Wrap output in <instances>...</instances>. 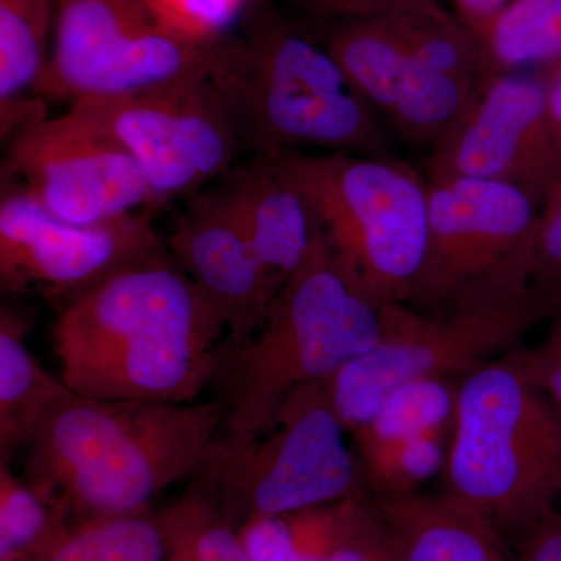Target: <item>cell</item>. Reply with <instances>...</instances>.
Returning <instances> with one entry per match:
<instances>
[{
	"mask_svg": "<svg viewBox=\"0 0 561 561\" xmlns=\"http://www.w3.org/2000/svg\"><path fill=\"white\" fill-rule=\"evenodd\" d=\"M389 530L390 561H507L500 531L446 497H375Z\"/></svg>",
	"mask_w": 561,
	"mask_h": 561,
	"instance_id": "18",
	"label": "cell"
},
{
	"mask_svg": "<svg viewBox=\"0 0 561 561\" xmlns=\"http://www.w3.org/2000/svg\"><path fill=\"white\" fill-rule=\"evenodd\" d=\"M379 21L423 68L474 83L486 76L470 27L438 0H424Z\"/></svg>",
	"mask_w": 561,
	"mask_h": 561,
	"instance_id": "22",
	"label": "cell"
},
{
	"mask_svg": "<svg viewBox=\"0 0 561 561\" xmlns=\"http://www.w3.org/2000/svg\"><path fill=\"white\" fill-rule=\"evenodd\" d=\"M324 561H387V559L382 553L370 551V549H345Z\"/></svg>",
	"mask_w": 561,
	"mask_h": 561,
	"instance_id": "34",
	"label": "cell"
},
{
	"mask_svg": "<svg viewBox=\"0 0 561 561\" xmlns=\"http://www.w3.org/2000/svg\"><path fill=\"white\" fill-rule=\"evenodd\" d=\"M262 262L287 279L311 253L320 225L278 153L256 154L224 183Z\"/></svg>",
	"mask_w": 561,
	"mask_h": 561,
	"instance_id": "17",
	"label": "cell"
},
{
	"mask_svg": "<svg viewBox=\"0 0 561 561\" xmlns=\"http://www.w3.org/2000/svg\"><path fill=\"white\" fill-rule=\"evenodd\" d=\"M456 379L402 386L370 421L351 434L368 490L375 497L416 493L443 470L456 413Z\"/></svg>",
	"mask_w": 561,
	"mask_h": 561,
	"instance_id": "15",
	"label": "cell"
},
{
	"mask_svg": "<svg viewBox=\"0 0 561 561\" xmlns=\"http://www.w3.org/2000/svg\"><path fill=\"white\" fill-rule=\"evenodd\" d=\"M535 279L548 289L561 287V179L546 194L538 210Z\"/></svg>",
	"mask_w": 561,
	"mask_h": 561,
	"instance_id": "28",
	"label": "cell"
},
{
	"mask_svg": "<svg viewBox=\"0 0 561 561\" xmlns=\"http://www.w3.org/2000/svg\"><path fill=\"white\" fill-rule=\"evenodd\" d=\"M44 561H168L160 515L149 508L72 522Z\"/></svg>",
	"mask_w": 561,
	"mask_h": 561,
	"instance_id": "23",
	"label": "cell"
},
{
	"mask_svg": "<svg viewBox=\"0 0 561 561\" xmlns=\"http://www.w3.org/2000/svg\"><path fill=\"white\" fill-rule=\"evenodd\" d=\"M176 83L131 94L90 95L70 105L130 154L157 205L205 184L192 157Z\"/></svg>",
	"mask_w": 561,
	"mask_h": 561,
	"instance_id": "16",
	"label": "cell"
},
{
	"mask_svg": "<svg viewBox=\"0 0 561 561\" xmlns=\"http://www.w3.org/2000/svg\"><path fill=\"white\" fill-rule=\"evenodd\" d=\"M379 332L381 308L350 279L320 232L257 331L241 345H221L213 387L225 408L224 434L267 431L291 391L328 381L368 353Z\"/></svg>",
	"mask_w": 561,
	"mask_h": 561,
	"instance_id": "4",
	"label": "cell"
},
{
	"mask_svg": "<svg viewBox=\"0 0 561 561\" xmlns=\"http://www.w3.org/2000/svg\"><path fill=\"white\" fill-rule=\"evenodd\" d=\"M209 80L230 110L242 149L386 154L382 117L351 88L323 43L273 7L257 9L245 33L217 44Z\"/></svg>",
	"mask_w": 561,
	"mask_h": 561,
	"instance_id": "3",
	"label": "cell"
},
{
	"mask_svg": "<svg viewBox=\"0 0 561 561\" xmlns=\"http://www.w3.org/2000/svg\"><path fill=\"white\" fill-rule=\"evenodd\" d=\"M346 432L327 381L306 383L256 437L220 432L192 478L238 530L253 518L371 497Z\"/></svg>",
	"mask_w": 561,
	"mask_h": 561,
	"instance_id": "8",
	"label": "cell"
},
{
	"mask_svg": "<svg viewBox=\"0 0 561 561\" xmlns=\"http://www.w3.org/2000/svg\"><path fill=\"white\" fill-rule=\"evenodd\" d=\"M55 0H0V127L11 138L43 111L22 101L35 91L54 44Z\"/></svg>",
	"mask_w": 561,
	"mask_h": 561,
	"instance_id": "19",
	"label": "cell"
},
{
	"mask_svg": "<svg viewBox=\"0 0 561 561\" xmlns=\"http://www.w3.org/2000/svg\"><path fill=\"white\" fill-rule=\"evenodd\" d=\"M25 345V324L10 309L0 313V459L24 449L36 424L65 391Z\"/></svg>",
	"mask_w": 561,
	"mask_h": 561,
	"instance_id": "20",
	"label": "cell"
},
{
	"mask_svg": "<svg viewBox=\"0 0 561 561\" xmlns=\"http://www.w3.org/2000/svg\"><path fill=\"white\" fill-rule=\"evenodd\" d=\"M427 175L500 181L540 206L561 179L559 130L540 76L486 73L463 116L432 149Z\"/></svg>",
	"mask_w": 561,
	"mask_h": 561,
	"instance_id": "13",
	"label": "cell"
},
{
	"mask_svg": "<svg viewBox=\"0 0 561 561\" xmlns=\"http://www.w3.org/2000/svg\"><path fill=\"white\" fill-rule=\"evenodd\" d=\"M225 339L219 313L169 249L66 302L54 328L61 381L108 401H198Z\"/></svg>",
	"mask_w": 561,
	"mask_h": 561,
	"instance_id": "1",
	"label": "cell"
},
{
	"mask_svg": "<svg viewBox=\"0 0 561 561\" xmlns=\"http://www.w3.org/2000/svg\"><path fill=\"white\" fill-rule=\"evenodd\" d=\"M260 0H147L157 20L169 31L194 41L216 44L236 35L250 21Z\"/></svg>",
	"mask_w": 561,
	"mask_h": 561,
	"instance_id": "26",
	"label": "cell"
},
{
	"mask_svg": "<svg viewBox=\"0 0 561 561\" xmlns=\"http://www.w3.org/2000/svg\"><path fill=\"white\" fill-rule=\"evenodd\" d=\"M5 168L51 216L72 225L102 224L157 205L130 154L70 110L14 133Z\"/></svg>",
	"mask_w": 561,
	"mask_h": 561,
	"instance_id": "12",
	"label": "cell"
},
{
	"mask_svg": "<svg viewBox=\"0 0 561 561\" xmlns=\"http://www.w3.org/2000/svg\"><path fill=\"white\" fill-rule=\"evenodd\" d=\"M221 401H108L70 389L25 443L27 482L72 522L149 511L194 476L224 430Z\"/></svg>",
	"mask_w": 561,
	"mask_h": 561,
	"instance_id": "2",
	"label": "cell"
},
{
	"mask_svg": "<svg viewBox=\"0 0 561 561\" xmlns=\"http://www.w3.org/2000/svg\"><path fill=\"white\" fill-rule=\"evenodd\" d=\"M311 203L321 234L376 306L412 305L430 243V183L387 154L278 153Z\"/></svg>",
	"mask_w": 561,
	"mask_h": 561,
	"instance_id": "6",
	"label": "cell"
},
{
	"mask_svg": "<svg viewBox=\"0 0 561 561\" xmlns=\"http://www.w3.org/2000/svg\"><path fill=\"white\" fill-rule=\"evenodd\" d=\"M556 294L537 283L481 291L443 311L383 305L376 345L327 381L343 426L348 434L359 430L402 386L460 379L519 348L527 331L551 313Z\"/></svg>",
	"mask_w": 561,
	"mask_h": 561,
	"instance_id": "7",
	"label": "cell"
},
{
	"mask_svg": "<svg viewBox=\"0 0 561 561\" xmlns=\"http://www.w3.org/2000/svg\"><path fill=\"white\" fill-rule=\"evenodd\" d=\"M55 9L50 60L33 91L44 101L157 90L213 65V44L169 31L147 0H55Z\"/></svg>",
	"mask_w": 561,
	"mask_h": 561,
	"instance_id": "9",
	"label": "cell"
},
{
	"mask_svg": "<svg viewBox=\"0 0 561 561\" xmlns=\"http://www.w3.org/2000/svg\"><path fill=\"white\" fill-rule=\"evenodd\" d=\"M168 245L149 216L128 214L95 225L58 220L25 190L3 187L0 202V283L3 290H39L66 302Z\"/></svg>",
	"mask_w": 561,
	"mask_h": 561,
	"instance_id": "11",
	"label": "cell"
},
{
	"mask_svg": "<svg viewBox=\"0 0 561 561\" xmlns=\"http://www.w3.org/2000/svg\"><path fill=\"white\" fill-rule=\"evenodd\" d=\"M470 31L486 73L545 68L561 58V0H511Z\"/></svg>",
	"mask_w": 561,
	"mask_h": 561,
	"instance_id": "21",
	"label": "cell"
},
{
	"mask_svg": "<svg viewBox=\"0 0 561 561\" xmlns=\"http://www.w3.org/2000/svg\"><path fill=\"white\" fill-rule=\"evenodd\" d=\"M295 2L319 20L342 24V22L379 20L424 0H295Z\"/></svg>",
	"mask_w": 561,
	"mask_h": 561,
	"instance_id": "30",
	"label": "cell"
},
{
	"mask_svg": "<svg viewBox=\"0 0 561 561\" xmlns=\"http://www.w3.org/2000/svg\"><path fill=\"white\" fill-rule=\"evenodd\" d=\"M168 249L219 313L224 346L249 341L286 283L262 262L224 184L191 202Z\"/></svg>",
	"mask_w": 561,
	"mask_h": 561,
	"instance_id": "14",
	"label": "cell"
},
{
	"mask_svg": "<svg viewBox=\"0 0 561 561\" xmlns=\"http://www.w3.org/2000/svg\"><path fill=\"white\" fill-rule=\"evenodd\" d=\"M158 515L168 561H250L239 530L198 483L192 482L171 507Z\"/></svg>",
	"mask_w": 561,
	"mask_h": 561,
	"instance_id": "25",
	"label": "cell"
},
{
	"mask_svg": "<svg viewBox=\"0 0 561 561\" xmlns=\"http://www.w3.org/2000/svg\"><path fill=\"white\" fill-rule=\"evenodd\" d=\"M518 540V561H561V511L546 513Z\"/></svg>",
	"mask_w": 561,
	"mask_h": 561,
	"instance_id": "31",
	"label": "cell"
},
{
	"mask_svg": "<svg viewBox=\"0 0 561 561\" xmlns=\"http://www.w3.org/2000/svg\"><path fill=\"white\" fill-rule=\"evenodd\" d=\"M542 69L545 72L541 73L540 79L548 99L549 113L559 130L561 127V58Z\"/></svg>",
	"mask_w": 561,
	"mask_h": 561,
	"instance_id": "33",
	"label": "cell"
},
{
	"mask_svg": "<svg viewBox=\"0 0 561 561\" xmlns=\"http://www.w3.org/2000/svg\"><path fill=\"white\" fill-rule=\"evenodd\" d=\"M68 513L0 459V561H44L69 530Z\"/></svg>",
	"mask_w": 561,
	"mask_h": 561,
	"instance_id": "24",
	"label": "cell"
},
{
	"mask_svg": "<svg viewBox=\"0 0 561 561\" xmlns=\"http://www.w3.org/2000/svg\"><path fill=\"white\" fill-rule=\"evenodd\" d=\"M549 316L551 327L545 341L534 348L513 350L511 354L527 382L541 391L561 413V287Z\"/></svg>",
	"mask_w": 561,
	"mask_h": 561,
	"instance_id": "27",
	"label": "cell"
},
{
	"mask_svg": "<svg viewBox=\"0 0 561 561\" xmlns=\"http://www.w3.org/2000/svg\"><path fill=\"white\" fill-rule=\"evenodd\" d=\"M430 243L412 306L443 311L481 291L530 286L540 206L500 181L430 176Z\"/></svg>",
	"mask_w": 561,
	"mask_h": 561,
	"instance_id": "10",
	"label": "cell"
},
{
	"mask_svg": "<svg viewBox=\"0 0 561 561\" xmlns=\"http://www.w3.org/2000/svg\"><path fill=\"white\" fill-rule=\"evenodd\" d=\"M442 496L497 531H519L561 496V413L507 353L457 382Z\"/></svg>",
	"mask_w": 561,
	"mask_h": 561,
	"instance_id": "5",
	"label": "cell"
},
{
	"mask_svg": "<svg viewBox=\"0 0 561 561\" xmlns=\"http://www.w3.org/2000/svg\"><path fill=\"white\" fill-rule=\"evenodd\" d=\"M239 538L250 561H302L284 516L249 519L239 527Z\"/></svg>",
	"mask_w": 561,
	"mask_h": 561,
	"instance_id": "29",
	"label": "cell"
},
{
	"mask_svg": "<svg viewBox=\"0 0 561 561\" xmlns=\"http://www.w3.org/2000/svg\"><path fill=\"white\" fill-rule=\"evenodd\" d=\"M456 14L472 28L504 9L511 0H453Z\"/></svg>",
	"mask_w": 561,
	"mask_h": 561,
	"instance_id": "32",
	"label": "cell"
}]
</instances>
